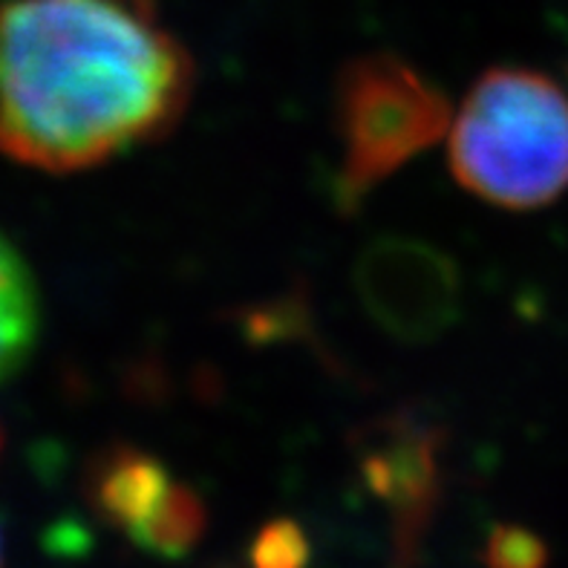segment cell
Listing matches in <instances>:
<instances>
[{
  "label": "cell",
  "instance_id": "6da1fadb",
  "mask_svg": "<svg viewBox=\"0 0 568 568\" xmlns=\"http://www.w3.org/2000/svg\"><path fill=\"white\" fill-rule=\"evenodd\" d=\"M133 0H14L0 9V153L72 173L165 133L191 61Z\"/></svg>",
  "mask_w": 568,
  "mask_h": 568
},
{
  "label": "cell",
  "instance_id": "7a4b0ae2",
  "mask_svg": "<svg viewBox=\"0 0 568 568\" xmlns=\"http://www.w3.org/2000/svg\"><path fill=\"white\" fill-rule=\"evenodd\" d=\"M450 168L485 202L548 205L568 187V95L540 72L490 70L462 104Z\"/></svg>",
  "mask_w": 568,
  "mask_h": 568
},
{
  "label": "cell",
  "instance_id": "3957f363",
  "mask_svg": "<svg viewBox=\"0 0 568 568\" xmlns=\"http://www.w3.org/2000/svg\"><path fill=\"white\" fill-rule=\"evenodd\" d=\"M335 119L344 148L335 194L341 209L353 211L378 182L445 133L450 101L407 61L373 52L341 72Z\"/></svg>",
  "mask_w": 568,
  "mask_h": 568
},
{
  "label": "cell",
  "instance_id": "277c9868",
  "mask_svg": "<svg viewBox=\"0 0 568 568\" xmlns=\"http://www.w3.org/2000/svg\"><path fill=\"white\" fill-rule=\"evenodd\" d=\"M355 292L375 324L404 344H430L459 321V266L425 240H373L355 263Z\"/></svg>",
  "mask_w": 568,
  "mask_h": 568
},
{
  "label": "cell",
  "instance_id": "5b68a950",
  "mask_svg": "<svg viewBox=\"0 0 568 568\" xmlns=\"http://www.w3.org/2000/svg\"><path fill=\"white\" fill-rule=\"evenodd\" d=\"M439 439L436 430L413 416H396L367 427L358 442L364 483L382 497L396 517L402 560L416 551L439 490Z\"/></svg>",
  "mask_w": 568,
  "mask_h": 568
},
{
  "label": "cell",
  "instance_id": "8992f818",
  "mask_svg": "<svg viewBox=\"0 0 568 568\" xmlns=\"http://www.w3.org/2000/svg\"><path fill=\"white\" fill-rule=\"evenodd\" d=\"M171 488L165 465L136 447H110L90 468V505L128 540L148 526Z\"/></svg>",
  "mask_w": 568,
  "mask_h": 568
},
{
  "label": "cell",
  "instance_id": "52a82bcc",
  "mask_svg": "<svg viewBox=\"0 0 568 568\" xmlns=\"http://www.w3.org/2000/svg\"><path fill=\"white\" fill-rule=\"evenodd\" d=\"M38 338V295L21 254L0 234V384L21 369Z\"/></svg>",
  "mask_w": 568,
  "mask_h": 568
},
{
  "label": "cell",
  "instance_id": "ba28073f",
  "mask_svg": "<svg viewBox=\"0 0 568 568\" xmlns=\"http://www.w3.org/2000/svg\"><path fill=\"white\" fill-rule=\"evenodd\" d=\"M205 523L209 517H205V503L200 499V494L187 485L173 483L165 503L159 505V511L130 542L153 557L176 560L200 542V537L205 534Z\"/></svg>",
  "mask_w": 568,
  "mask_h": 568
},
{
  "label": "cell",
  "instance_id": "9c48e42d",
  "mask_svg": "<svg viewBox=\"0 0 568 568\" xmlns=\"http://www.w3.org/2000/svg\"><path fill=\"white\" fill-rule=\"evenodd\" d=\"M310 557V537L295 519H272L252 542L254 568H306Z\"/></svg>",
  "mask_w": 568,
  "mask_h": 568
},
{
  "label": "cell",
  "instance_id": "30bf717a",
  "mask_svg": "<svg viewBox=\"0 0 568 568\" xmlns=\"http://www.w3.org/2000/svg\"><path fill=\"white\" fill-rule=\"evenodd\" d=\"M488 568H546L548 551L537 534L519 526H497L485 542Z\"/></svg>",
  "mask_w": 568,
  "mask_h": 568
}]
</instances>
